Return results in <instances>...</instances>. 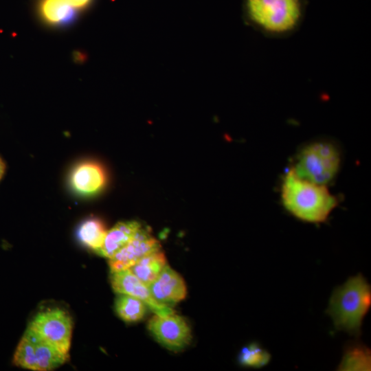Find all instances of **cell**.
<instances>
[{"label":"cell","instance_id":"obj_1","mask_svg":"<svg viewBox=\"0 0 371 371\" xmlns=\"http://www.w3.org/2000/svg\"><path fill=\"white\" fill-rule=\"evenodd\" d=\"M306 0H243L245 22L264 36L282 38L301 27L306 14Z\"/></svg>","mask_w":371,"mask_h":371},{"label":"cell","instance_id":"obj_2","mask_svg":"<svg viewBox=\"0 0 371 371\" xmlns=\"http://www.w3.org/2000/svg\"><path fill=\"white\" fill-rule=\"evenodd\" d=\"M280 196L283 206L291 214L311 223L326 221L338 203L326 186L303 179L292 168L282 179Z\"/></svg>","mask_w":371,"mask_h":371},{"label":"cell","instance_id":"obj_3","mask_svg":"<svg viewBox=\"0 0 371 371\" xmlns=\"http://www.w3.org/2000/svg\"><path fill=\"white\" fill-rule=\"evenodd\" d=\"M370 306V284L362 274L358 273L333 290L326 313L337 330L358 338Z\"/></svg>","mask_w":371,"mask_h":371},{"label":"cell","instance_id":"obj_4","mask_svg":"<svg viewBox=\"0 0 371 371\" xmlns=\"http://www.w3.org/2000/svg\"><path fill=\"white\" fill-rule=\"evenodd\" d=\"M341 153L330 141L318 139L306 144L297 154L292 168L300 178L326 186L338 173Z\"/></svg>","mask_w":371,"mask_h":371},{"label":"cell","instance_id":"obj_5","mask_svg":"<svg viewBox=\"0 0 371 371\" xmlns=\"http://www.w3.org/2000/svg\"><path fill=\"white\" fill-rule=\"evenodd\" d=\"M72 324L69 313L56 308L38 313L28 327L59 352L69 356Z\"/></svg>","mask_w":371,"mask_h":371},{"label":"cell","instance_id":"obj_6","mask_svg":"<svg viewBox=\"0 0 371 371\" xmlns=\"http://www.w3.org/2000/svg\"><path fill=\"white\" fill-rule=\"evenodd\" d=\"M147 328L161 345L172 351L183 349L192 339L188 324L175 313L166 316L155 315L149 319Z\"/></svg>","mask_w":371,"mask_h":371},{"label":"cell","instance_id":"obj_7","mask_svg":"<svg viewBox=\"0 0 371 371\" xmlns=\"http://www.w3.org/2000/svg\"><path fill=\"white\" fill-rule=\"evenodd\" d=\"M158 249L159 242L149 230L141 227L131 240L109 258L111 273L128 269L144 256Z\"/></svg>","mask_w":371,"mask_h":371},{"label":"cell","instance_id":"obj_8","mask_svg":"<svg viewBox=\"0 0 371 371\" xmlns=\"http://www.w3.org/2000/svg\"><path fill=\"white\" fill-rule=\"evenodd\" d=\"M113 289L118 293L127 294L142 300L155 315L166 316L175 313L170 306L159 303L149 288L128 269L111 273Z\"/></svg>","mask_w":371,"mask_h":371},{"label":"cell","instance_id":"obj_9","mask_svg":"<svg viewBox=\"0 0 371 371\" xmlns=\"http://www.w3.org/2000/svg\"><path fill=\"white\" fill-rule=\"evenodd\" d=\"M148 288L156 301L168 306L183 300L187 292L182 277L167 264Z\"/></svg>","mask_w":371,"mask_h":371},{"label":"cell","instance_id":"obj_10","mask_svg":"<svg viewBox=\"0 0 371 371\" xmlns=\"http://www.w3.org/2000/svg\"><path fill=\"white\" fill-rule=\"evenodd\" d=\"M106 182L103 167L92 161L76 165L70 175V184L74 190L81 195H93L100 191Z\"/></svg>","mask_w":371,"mask_h":371},{"label":"cell","instance_id":"obj_11","mask_svg":"<svg viewBox=\"0 0 371 371\" xmlns=\"http://www.w3.org/2000/svg\"><path fill=\"white\" fill-rule=\"evenodd\" d=\"M141 227L140 223L135 221L117 223L106 232L103 245L97 253L111 258L131 240Z\"/></svg>","mask_w":371,"mask_h":371},{"label":"cell","instance_id":"obj_12","mask_svg":"<svg viewBox=\"0 0 371 371\" xmlns=\"http://www.w3.org/2000/svg\"><path fill=\"white\" fill-rule=\"evenodd\" d=\"M25 333L34 344L36 371L52 370L59 367L68 359V355L59 352L29 327Z\"/></svg>","mask_w":371,"mask_h":371},{"label":"cell","instance_id":"obj_13","mask_svg":"<svg viewBox=\"0 0 371 371\" xmlns=\"http://www.w3.org/2000/svg\"><path fill=\"white\" fill-rule=\"evenodd\" d=\"M371 352L362 343L354 341L344 348L341 361L337 367L341 371L370 370Z\"/></svg>","mask_w":371,"mask_h":371},{"label":"cell","instance_id":"obj_14","mask_svg":"<svg viewBox=\"0 0 371 371\" xmlns=\"http://www.w3.org/2000/svg\"><path fill=\"white\" fill-rule=\"evenodd\" d=\"M164 254L160 249L154 251L139 259L129 269L146 286H149L166 265Z\"/></svg>","mask_w":371,"mask_h":371},{"label":"cell","instance_id":"obj_15","mask_svg":"<svg viewBox=\"0 0 371 371\" xmlns=\"http://www.w3.org/2000/svg\"><path fill=\"white\" fill-rule=\"evenodd\" d=\"M106 232L101 220L90 218L80 225L77 237L84 246L98 252L103 245Z\"/></svg>","mask_w":371,"mask_h":371},{"label":"cell","instance_id":"obj_16","mask_svg":"<svg viewBox=\"0 0 371 371\" xmlns=\"http://www.w3.org/2000/svg\"><path fill=\"white\" fill-rule=\"evenodd\" d=\"M39 10L48 23L63 25L74 19L75 10L66 0H41Z\"/></svg>","mask_w":371,"mask_h":371},{"label":"cell","instance_id":"obj_17","mask_svg":"<svg viewBox=\"0 0 371 371\" xmlns=\"http://www.w3.org/2000/svg\"><path fill=\"white\" fill-rule=\"evenodd\" d=\"M147 306L139 299L119 293L115 301L117 315L126 322H136L144 318Z\"/></svg>","mask_w":371,"mask_h":371},{"label":"cell","instance_id":"obj_18","mask_svg":"<svg viewBox=\"0 0 371 371\" xmlns=\"http://www.w3.org/2000/svg\"><path fill=\"white\" fill-rule=\"evenodd\" d=\"M270 353L258 342L253 341L243 347L238 355V363L244 367L261 368L271 360Z\"/></svg>","mask_w":371,"mask_h":371},{"label":"cell","instance_id":"obj_19","mask_svg":"<svg viewBox=\"0 0 371 371\" xmlns=\"http://www.w3.org/2000/svg\"><path fill=\"white\" fill-rule=\"evenodd\" d=\"M13 363L15 366L23 368L36 370L34 344L26 333L17 346Z\"/></svg>","mask_w":371,"mask_h":371},{"label":"cell","instance_id":"obj_20","mask_svg":"<svg viewBox=\"0 0 371 371\" xmlns=\"http://www.w3.org/2000/svg\"><path fill=\"white\" fill-rule=\"evenodd\" d=\"M74 10H82L89 5L92 0H66Z\"/></svg>","mask_w":371,"mask_h":371},{"label":"cell","instance_id":"obj_21","mask_svg":"<svg viewBox=\"0 0 371 371\" xmlns=\"http://www.w3.org/2000/svg\"><path fill=\"white\" fill-rule=\"evenodd\" d=\"M5 170V164L2 159L0 157V179L4 175Z\"/></svg>","mask_w":371,"mask_h":371}]
</instances>
